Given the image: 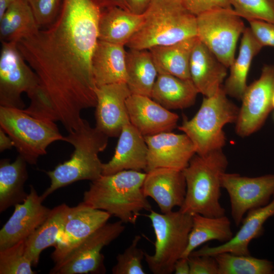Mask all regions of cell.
<instances>
[{"label":"cell","instance_id":"43","mask_svg":"<svg viewBox=\"0 0 274 274\" xmlns=\"http://www.w3.org/2000/svg\"><path fill=\"white\" fill-rule=\"evenodd\" d=\"M96 1L101 9L116 6L129 11L125 0H96Z\"/></svg>","mask_w":274,"mask_h":274},{"label":"cell","instance_id":"42","mask_svg":"<svg viewBox=\"0 0 274 274\" xmlns=\"http://www.w3.org/2000/svg\"><path fill=\"white\" fill-rule=\"evenodd\" d=\"M174 272L175 274H190L188 258H179L175 264Z\"/></svg>","mask_w":274,"mask_h":274},{"label":"cell","instance_id":"2","mask_svg":"<svg viewBox=\"0 0 274 274\" xmlns=\"http://www.w3.org/2000/svg\"><path fill=\"white\" fill-rule=\"evenodd\" d=\"M146 173L125 170L92 181L83 201L110 213L124 223L135 224L140 212L151 206L142 191Z\"/></svg>","mask_w":274,"mask_h":274},{"label":"cell","instance_id":"45","mask_svg":"<svg viewBox=\"0 0 274 274\" xmlns=\"http://www.w3.org/2000/svg\"><path fill=\"white\" fill-rule=\"evenodd\" d=\"M14 0H0V18L4 15Z\"/></svg>","mask_w":274,"mask_h":274},{"label":"cell","instance_id":"1","mask_svg":"<svg viewBox=\"0 0 274 274\" xmlns=\"http://www.w3.org/2000/svg\"><path fill=\"white\" fill-rule=\"evenodd\" d=\"M101 11L96 0H63L56 20L17 43L39 87L28 107L33 117L59 121L68 132L97 100L92 57Z\"/></svg>","mask_w":274,"mask_h":274},{"label":"cell","instance_id":"13","mask_svg":"<svg viewBox=\"0 0 274 274\" xmlns=\"http://www.w3.org/2000/svg\"><path fill=\"white\" fill-rule=\"evenodd\" d=\"M274 65H265L260 77L247 86L241 99L235 132L248 136L258 130L273 108Z\"/></svg>","mask_w":274,"mask_h":274},{"label":"cell","instance_id":"36","mask_svg":"<svg viewBox=\"0 0 274 274\" xmlns=\"http://www.w3.org/2000/svg\"><path fill=\"white\" fill-rule=\"evenodd\" d=\"M141 238L140 235H135L131 244L123 253L117 255V263L112 269V273H146L142 265V261L145 257V252L138 247Z\"/></svg>","mask_w":274,"mask_h":274},{"label":"cell","instance_id":"29","mask_svg":"<svg viewBox=\"0 0 274 274\" xmlns=\"http://www.w3.org/2000/svg\"><path fill=\"white\" fill-rule=\"evenodd\" d=\"M26 161L19 155L11 162L4 158L0 161V212L22 202L28 194L24 186L28 178Z\"/></svg>","mask_w":274,"mask_h":274},{"label":"cell","instance_id":"25","mask_svg":"<svg viewBox=\"0 0 274 274\" xmlns=\"http://www.w3.org/2000/svg\"><path fill=\"white\" fill-rule=\"evenodd\" d=\"M71 208L65 203H62L51 209L44 222L25 239V255L32 266L38 265L43 250L56 246Z\"/></svg>","mask_w":274,"mask_h":274},{"label":"cell","instance_id":"27","mask_svg":"<svg viewBox=\"0 0 274 274\" xmlns=\"http://www.w3.org/2000/svg\"><path fill=\"white\" fill-rule=\"evenodd\" d=\"M262 47L250 27H246L243 33L238 54L229 67V75L223 85L227 95L241 100L248 86L247 79L252 60Z\"/></svg>","mask_w":274,"mask_h":274},{"label":"cell","instance_id":"22","mask_svg":"<svg viewBox=\"0 0 274 274\" xmlns=\"http://www.w3.org/2000/svg\"><path fill=\"white\" fill-rule=\"evenodd\" d=\"M227 68L198 39L192 50L189 64L191 79L198 93L205 97L217 93L223 86Z\"/></svg>","mask_w":274,"mask_h":274},{"label":"cell","instance_id":"3","mask_svg":"<svg viewBox=\"0 0 274 274\" xmlns=\"http://www.w3.org/2000/svg\"><path fill=\"white\" fill-rule=\"evenodd\" d=\"M109 137L92 127L83 119L78 127L64 136V142L74 148L70 158L46 172L50 186L41 195L44 200L56 190L81 180L93 181L102 176V163L98 157L108 144Z\"/></svg>","mask_w":274,"mask_h":274},{"label":"cell","instance_id":"10","mask_svg":"<svg viewBox=\"0 0 274 274\" xmlns=\"http://www.w3.org/2000/svg\"><path fill=\"white\" fill-rule=\"evenodd\" d=\"M197 37L227 68L235 59L238 39L246 27L233 9L211 10L196 16Z\"/></svg>","mask_w":274,"mask_h":274},{"label":"cell","instance_id":"21","mask_svg":"<svg viewBox=\"0 0 274 274\" xmlns=\"http://www.w3.org/2000/svg\"><path fill=\"white\" fill-rule=\"evenodd\" d=\"M148 147L144 136L130 123L125 125L119 136L111 159L103 163L102 175L125 170L145 171Z\"/></svg>","mask_w":274,"mask_h":274},{"label":"cell","instance_id":"12","mask_svg":"<svg viewBox=\"0 0 274 274\" xmlns=\"http://www.w3.org/2000/svg\"><path fill=\"white\" fill-rule=\"evenodd\" d=\"M221 184L228 194L231 216L236 226L249 211L267 204L274 195V174L248 177L225 172Z\"/></svg>","mask_w":274,"mask_h":274},{"label":"cell","instance_id":"17","mask_svg":"<svg viewBox=\"0 0 274 274\" xmlns=\"http://www.w3.org/2000/svg\"><path fill=\"white\" fill-rule=\"evenodd\" d=\"M111 216L110 213L93 208L83 201L71 207L51 255L53 261L107 223Z\"/></svg>","mask_w":274,"mask_h":274},{"label":"cell","instance_id":"31","mask_svg":"<svg viewBox=\"0 0 274 274\" xmlns=\"http://www.w3.org/2000/svg\"><path fill=\"white\" fill-rule=\"evenodd\" d=\"M233 236L231 222L225 215L209 217L193 215L188 245L182 257L188 258L197 248L206 242L215 240L224 243Z\"/></svg>","mask_w":274,"mask_h":274},{"label":"cell","instance_id":"33","mask_svg":"<svg viewBox=\"0 0 274 274\" xmlns=\"http://www.w3.org/2000/svg\"><path fill=\"white\" fill-rule=\"evenodd\" d=\"M218 265V274H273L272 262L251 255L223 252L214 256Z\"/></svg>","mask_w":274,"mask_h":274},{"label":"cell","instance_id":"19","mask_svg":"<svg viewBox=\"0 0 274 274\" xmlns=\"http://www.w3.org/2000/svg\"><path fill=\"white\" fill-rule=\"evenodd\" d=\"M130 123L144 136L170 132L179 116L148 96L131 94L126 100Z\"/></svg>","mask_w":274,"mask_h":274},{"label":"cell","instance_id":"14","mask_svg":"<svg viewBox=\"0 0 274 274\" xmlns=\"http://www.w3.org/2000/svg\"><path fill=\"white\" fill-rule=\"evenodd\" d=\"M144 138L148 147L145 172L157 168L182 171L196 154L193 143L185 133L163 132Z\"/></svg>","mask_w":274,"mask_h":274},{"label":"cell","instance_id":"6","mask_svg":"<svg viewBox=\"0 0 274 274\" xmlns=\"http://www.w3.org/2000/svg\"><path fill=\"white\" fill-rule=\"evenodd\" d=\"M223 86L214 95L204 97L190 120L184 119L178 129L193 143L196 154L202 156L222 149L226 143L225 125L235 123L239 108L228 98Z\"/></svg>","mask_w":274,"mask_h":274},{"label":"cell","instance_id":"8","mask_svg":"<svg viewBox=\"0 0 274 274\" xmlns=\"http://www.w3.org/2000/svg\"><path fill=\"white\" fill-rule=\"evenodd\" d=\"M0 127L12 140L18 155L31 165L47 154L52 143L64 141L54 121L35 117L23 109L0 106Z\"/></svg>","mask_w":274,"mask_h":274},{"label":"cell","instance_id":"26","mask_svg":"<svg viewBox=\"0 0 274 274\" xmlns=\"http://www.w3.org/2000/svg\"><path fill=\"white\" fill-rule=\"evenodd\" d=\"M197 36L178 43L153 47L149 49L158 74L170 75L182 79H191L189 64Z\"/></svg>","mask_w":274,"mask_h":274},{"label":"cell","instance_id":"30","mask_svg":"<svg viewBox=\"0 0 274 274\" xmlns=\"http://www.w3.org/2000/svg\"><path fill=\"white\" fill-rule=\"evenodd\" d=\"M126 84L131 94L151 98L158 72L149 50L130 49L126 54Z\"/></svg>","mask_w":274,"mask_h":274},{"label":"cell","instance_id":"40","mask_svg":"<svg viewBox=\"0 0 274 274\" xmlns=\"http://www.w3.org/2000/svg\"><path fill=\"white\" fill-rule=\"evenodd\" d=\"M190 274H218V265L214 256H189Z\"/></svg>","mask_w":274,"mask_h":274},{"label":"cell","instance_id":"38","mask_svg":"<svg viewBox=\"0 0 274 274\" xmlns=\"http://www.w3.org/2000/svg\"><path fill=\"white\" fill-rule=\"evenodd\" d=\"M184 6L196 16L215 9H233L229 0H181Z\"/></svg>","mask_w":274,"mask_h":274},{"label":"cell","instance_id":"16","mask_svg":"<svg viewBox=\"0 0 274 274\" xmlns=\"http://www.w3.org/2000/svg\"><path fill=\"white\" fill-rule=\"evenodd\" d=\"M31 185L26 199L16 204L14 212L0 230V250L27 239L46 220L50 209Z\"/></svg>","mask_w":274,"mask_h":274},{"label":"cell","instance_id":"28","mask_svg":"<svg viewBox=\"0 0 274 274\" xmlns=\"http://www.w3.org/2000/svg\"><path fill=\"white\" fill-rule=\"evenodd\" d=\"M198 93L191 79L158 74L151 98L167 110L183 109L194 104Z\"/></svg>","mask_w":274,"mask_h":274},{"label":"cell","instance_id":"46","mask_svg":"<svg viewBox=\"0 0 274 274\" xmlns=\"http://www.w3.org/2000/svg\"><path fill=\"white\" fill-rule=\"evenodd\" d=\"M272 108H274V93L273 94L272 97Z\"/></svg>","mask_w":274,"mask_h":274},{"label":"cell","instance_id":"20","mask_svg":"<svg viewBox=\"0 0 274 274\" xmlns=\"http://www.w3.org/2000/svg\"><path fill=\"white\" fill-rule=\"evenodd\" d=\"M246 214L242 221L241 228L230 241L215 247L206 245L194 250L189 256H214L223 252L250 255L249 249L250 242L263 233L264 224L274 216V195L272 200L268 203L250 210Z\"/></svg>","mask_w":274,"mask_h":274},{"label":"cell","instance_id":"18","mask_svg":"<svg viewBox=\"0 0 274 274\" xmlns=\"http://www.w3.org/2000/svg\"><path fill=\"white\" fill-rule=\"evenodd\" d=\"M146 173L142 191L152 198L162 213L180 208L185 198L186 184L183 172L167 168H157Z\"/></svg>","mask_w":274,"mask_h":274},{"label":"cell","instance_id":"23","mask_svg":"<svg viewBox=\"0 0 274 274\" xmlns=\"http://www.w3.org/2000/svg\"><path fill=\"white\" fill-rule=\"evenodd\" d=\"M124 45L98 40L92 57V71L95 87L126 83Z\"/></svg>","mask_w":274,"mask_h":274},{"label":"cell","instance_id":"4","mask_svg":"<svg viewBox=\"0 0 274 274\" xmlns=\"http://www.w3.org/2000/svg\"><path fill=\"white\" fill-rule=\"evenodd\" d=\"M143 15L141 26L126 44L130 49L149 50L197 36L196 16L181 0H152Z\"/></svg>","mask_w":274,"mask_h":274},{"label":"cell","instance_id":"44","mask_svg":"<svg viewBox=\"0 0 274 274\" xmlns=\"http://www.w3.org/2000/svg\"><path fill=\"white\" fill-rule=\"evenodd\" d=\"M13 147H14V144L11 138L0 128V152L11 149Z\"/></svg>","mask_w":274,"mask_h":274},{"label":"cell","instance_id":"24","mask_svg":"<svg viewBox=\"0 0 274 274\" xmlns=\"http://www.w3.org/2000/svg\"><path fill=\"white\" fill-rule=\"evenodd\" d=\"M143 20V14H135L118 7L102 8L98 21V40L126 45Z\"/></svg>","mask_w":274,"mask_h":274},{"label":"cell","instance_id":"39","mask_svg":"<svg viewBox=\"0 0 274 274\" xmlns=\"http://www.w3.org/2000/svg\"><path fill=\"white\" fill-rule=\"evenodd\" d=\"M249 22L253 35L262 47H274V23L260 20Z\"/></svg>","mask_w":274,"mask_h":274},{"label":"cell","instance_id":"35","mask_svg":"<svg viewBox=\"0 0 274 274\" xmlns=\"http://www.w3.org/2000/svg\"><path fill=\"white\" fill-rule=\"evenodd\" d=\"M233 10L248 21L260 20L274 23V0H229Z\"/></svg>","mask_w":274,"mask_h":274},{"label":"cell","instance_id":"15","mask_svg":"<svg viewBox=\"0 0 274 274\" xmlns=\"http://www.w3.org/2000/svg\"><path fill=\"white\" fill-rule=\"evenodd\" d=\"M95 127L109 138L119 137L123 126L130 123L126 100L131 93L126 83L95 87Z\"/></svg>","mask_w":274,"mask_h":274},{"label":"cell","instance_id":"32","mask_svg":"<svg viewBox=\"0 0 274 274\" xmlns=\"http://www.w3.org/2000/svg\"><path fill=\"white\" fill-rule=\"evenodd\" d=\"M39 29L26 0H14L0 18L1 42L17 43Z\"/></svg>","mask_w":274,"mask_h":274},{"label":"cell","instance_id":"41","mask_svg":"<svg viewBox=\"0 0 274 274\" xmlns=\"http://www.w3.org/2000/svg\"><path fill=\"white\" fill-rule=\"evenodd\" d=\"M125 1L131 13L137 15H142L147 10L152 0Z\"/></svg>","mask_w":274,"mask_h":274},{"label":"cell","instance_id":"34","mask_svg":"<svg viewBox=\"0 0 274 274\" xmlns=\"http://www.w3.org/2000/svg\"><path fill=\"white\" fill-rule=\"evenodd\" d=\"M25 241L0 250V274H34L24 253Z\"/></svg>","mask_w":274,"mask_h":274},{"label":"cell","instance_id":"7","mask_svg":"<svg viewBox=\"0 0 274 274\" xmlns=\"http://www.w3.org/2000/svg\"><path fill=\"white\" fill-rule=\"evenodd\" d=\"M155 235V252H145V259L154 274L174 272L176 262L182 257L188 242L192 215L180 211L159 213L152 210L147 216Z\"/></svg>","mask_w":274,"mask_h":274},{"label":"cell","instance_id":"5","mask_svg":"<svg viewBox=\"0 0 274 274\" xmlns=\"http://www.w3.org/2000/svg\"><path fill=\"white\" fill-rule=\"evenodd\" d=\"M228 163L222 149L202 156L195 154L182 170L186 184V192L179 210L191 215H225V210L220 204V198L221 178L226 172Z\"/></svg>","mask_w":274,"mask_h":274},{"label":"cell","instance_id":"11","mask_svg":"<svg viewBox=\"0 0 274 274\" xmlns=\"http://www.w3.org/2000/svg\"><path fill=\"white\" fill-rule=\"evenodd\" d=\"M0 54V106L23 110L21 98L29 97L39 87V78L19 52L17 43L1 42Z\"/></svg>","mask_w":274,"mask_h":274},{"label":"cell","instance_id":"37","mask_svg":"<svg viewBox=\"0 0 274 274\" xmlns=\"http://www.w3.org/2000/svg\"><path fill=\"white\" fill-rule=\"evenodd\" d=\"M36 22L41 26H48L57 18L63 0H26Z\"/></svg>","mask_w":274,"mask_h":274},{"label":"cell","instance_id":"9","mask_svg":"<svg viewBox=\"0 0 274 274\" xmlns=\"http://www.w3.org/2000/svg\"><path fill=\"white\" fill-rule=\"evenodd\" d=\"M121 221L107 223L54 261L52 274L104 273L102 249L118 238L125 226Z\"/></svg>","mask_w":274,"mask_h":274}]
</instances>
